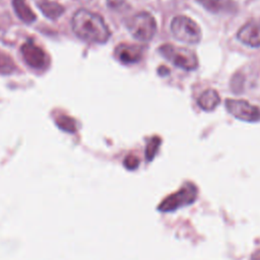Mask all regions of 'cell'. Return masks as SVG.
<instances>
[{"label":"cell","mask_w":260,"mask_h":260,"mask_svg":"<svg viewBox=\"0 0 260 260\" xmlns=\"http://www.w3.org/2000/svg\"><path fill=\"white\" fill-rule=\"evenodd\" d=\"M15 70V64L11 57L0 53V74H10Z\"/></svg>","instance_id":"cell-15"},{"label":"cell","mask_w":260,"mask_h":260,"mask_svg":"<svg viewBox=\"0 0 260 260\" xmlns=\"http://www.w3.org/2000/svg\"><path fill=\"white\" fill-rule=\"evenodd\" d=\"M240 42L250 47H260V18L247 21L237 32Z\"/></svg>","instance_id":"cell-8"},{"label":"cell","mask_w":260,"mask_h":260,"mask_svg":"<svg viewBox=\"0 0 260 260\" xmlns=\"http://www.w3.org/2000/svg\"><path fill=\"white\" fill-rule=\"evenodd\" d=\"M127 27L136 40L148 42L156 32V21L152 14L146 11H141L128 20Z\"/></svg>","instance_id":"cell-5"},{"label":"cell","mask_w":260,"mask_h":260,"mask_svg":"<svg viewBox=\"0 0 260 260\" xmlns=\"http://www.w3.org/2000/svg\"><path fill=\"white\" fill-rule=\"evenodd\" d=\"M171 31L180 42L186 44H197L201 40L200 26L186 15H178L171 22Z\"/></svg>","instance_id":"cell-4"},{"label":"cell","mask_w":260,"mask_h":260,"mask_svg":"<svg viewBox=\"0 0 260 260\" xmlns=\"http://www.w3.org/2000/svg\"><path fill=\"white\" fill-rule=\"evenodd\" d=\"M201 6L212 13L231 12L236 8L234 0H196Z\"/></svg>","instance_id":"cell-10"},{"label":"cell","mask_w":260,"mask_h":260,"mask_svg":"<svg viewBox=\"0 0 260 260\" xmlns=\"http://www.w3.org/2000/svg\"><path fill=\"white\" fill-rule=\"evenodd\" d=\"M125 0H107V4L111 8H117L124 3Z\"/></svg>","instance_id":"cell-18"},{"label":"cell","mask_w":260,"mask_h":260,"mask_svg":"<svg viewBox=\"0 0 260 260\" xmlns=\"http://www.w3.org/2000/svg\"><path fill=\"white\" fill-rule=\"evenodd\" d=\"M20 51L24 61L31 68L42 69L47 65V56L45 52L43 51V49L35 45L31 41H27L26 43H24L21 46Z\"/></svg>","instance_id":"cell-7"},{"label":"cell","mask_w":260,"mask_h":260,"mask_svg":"<svg viewBox=\"0 0 260 260\" xmlns=\"http://www.w3.org/2000/svg\"><path fill=\"white\" fill-rule=\"evenodd\" d=\"M160 138L158 136H153L149 142L147 143V146H146V149H145V156H146V159L149 161V160H152L153 157L155 156L157 150H158V147L160 145Z\"/></svg>","instance_id":"cell-16"},{"label":"cell","mask_w":260,"mask_h":260,"mask_svg":"<svg viewBox=\"0 0 260 260\" xmlns=\"http://www.w3.org/2000/svg\"><path fill=\"white\" fill-rule=\"evenodd\" d=\"M56 123L59 126V128H61L64 131L73 133L76 131V123L75 121L65 115H60L56 118Z\"/></svg>","instance_id":"cell-14"},{"label":"cell","mask_w":260,"mask_h":260,"mask_svg":"<svg viewBox=\"0 0 260 260\" xmlns=\"http://www.w3.org/2000/svg\"><path fill=\"white\" fill-rule=\"evenodd\" d=\"M225 108L232 116L239 120L245 122L260 121V108L245 100L226 99Z\"/></svg>","instance_id":"cell-6"},{"label":"cell","mask_w":260,"mask_h":260,"mask_svg":"<svg viewBox=\"0 0 260 260\" xmlns=\"http://www.w3.org/2000/svg\"><path fill=\"white\" fill-rule=\"evenodd\" d=\"M13 9L16 13V15L26 23L34 22L37 18L34 11L30 9V7L27 5L25 0H13L12 1Z\"/></svg>","instance_id":"cell-12"},{"label":"cell","mask_w":260,"mask_h":260,"mask_svg":"<svg viewBox=\"0 0 260 260\" xmlns=\"http://www.w3.org/2000/svg\"><path fill=\"white\" fill-rule=\"evenodd\" d=\"M138 165H139V159L133 154L127 155L124 159V166L128 170H135L138 167Z\"/></svg>","instance_id":"cell-17"},{"label":"cell","mask_w":260,"mask_h":260,"mask_svg":"<svg viewBox=\"0 0 260 260\" xmlns=\"http://www.w3.org/2000/svg\"><path fill=\"white\" fill-rule=\"evenodd\" d=\"M198 189L192 182H186L179 191L166 197L158 205L157 209L161 212H171L181 207L192 204L197 199Z\"/></svg>","instance_id":"cell-3"},{"label":"cell","mask_w":260,"mask_h":260,"mask_svg":"<svg viewBox=\"0 0 260 260\" xmlns=\"http://www.w3.org/2000/svg\"><path fill=\"white\" fill-rule=\"evenodd\" d=\"M158 52L172 64L184 70H195L199 65L196 54L189 49L183 47H177L171 44H164L159 47Z\"/></svg>","instance_id":"cell-2"},{"label":"cell","mask_w":260,"mask_h":260,"mask_svg":"<svg viewBox=\"0 0 260 260\" xmlns=\"http://www.w3.org/2000/svg\"><path fill=\"white\" fill-rule=\"evenodd\" d=\"M198 106L203 110V111H213L220 103V98L218 92L215 89L208 88L204 90L201 95L198 98Z\"/></svg>","instance_id":"cell-11"},{"label":"cell","mask_w":260,"mask_h":260,"mask_svg":"<svg viewBox=\"0 0 260 260\" xmlns=\"http://www.w3.org/2000/svg\"><path fill=\"white\" fill-rule=\"evenodd\" d=\"M38 6L43 12V14L50 19H57L64 12V7L55 1L43 0L39 2Z\"/></svg>","instance_id":"cell-13"},{"label":"cell","mask_w":260,"mask_h":260,"mask_svg":"<svg viewBox=\"0 0 260 260\" xmlns=\"http://www.w3.org/2000/svg\"><path fill=\"white\" fill-rule=\"evenodd\" d=\"M251 260H260V250H257L255 253L252 254Z\"/></svg>","instance_id":"cell-19"},{"label":"cell","mask_w":260,"mask_h":260,"mask_svg":"<svg viewBox=\"0 0 260 260\" xmlns=\"http://www.w3.org/2000/svg\"><path fill=\"white\" fill-rule=\"evenodd\" d=\"M74 34L81 40L88 43L103 44L106 43L111 31L104 18L87 9L77 10L71 20Z\"/></svg>","instance_id":"cell-1"},{"label":"cell","mask_w":260,"mask_h":260,"mask_svg":"<svg viewBox=\"0 0 260 260\" xmlns=\"http://www.w3.org/2000/svg\"><path fill=\"white\" fill-rule=\"evenodd\" d=\"M115 55L123 64L137 63L143 57V48L137 45L121 44L115 49Z\"/></svg>","instance_id":"cell-9"}]
</instances>
